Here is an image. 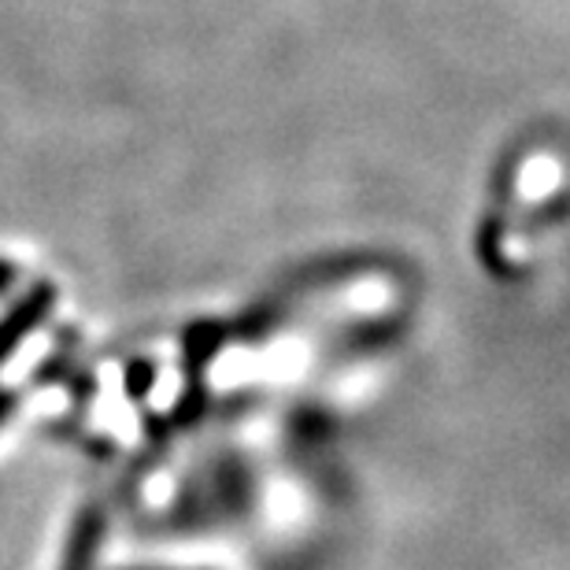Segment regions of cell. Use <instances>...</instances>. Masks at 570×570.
Masks as SVG:
<instances>
[{"label":"cell","mask_w":570,"mask_h":570,"mask_svg":"<svg viewBox=\"0 0 570 570\" xmlns=\"http://www.w3.org/2000/svg\"><path fill=\"white\" fill-rule=\"evenodd\" d=\"M52 301H56L52 285H38V289H33L27 301H19L4 318H0V360H4L22 337H27V330L33 323H41V318L49 315Z\"/></svg>","instance_id":"6da1fadb"},{"label":"cell","mask_w":570,"mask_h":570,"mask_svg":"<svg viewBox=\"0 0 570 570\" xmlns=\"http://www.w3.org/2000/svg\"><path fill=\"white\" fill-rule=\"evenodd\" d=\"M94 549H97V522L82 519V527H78V533H75V549H71V556H67V570H86Z\"/></svg>","instance_id":"7a4b0ae2"},{"label":"cell","mask_w":570,"mask_h":570,"mask_svg":"<svg viewBox=\"0 0 570 570\" xmlns=\"http://www.w3.org/2000/svg\"><path fill=\"white\" fill-rule=\"evenodd\" d=\"M8 407H11V396H8V393H0V419H4Z\"/></svg>","instance_id":"3957f363"}]
</instances>
